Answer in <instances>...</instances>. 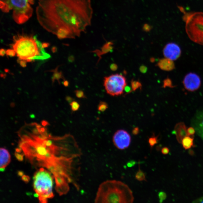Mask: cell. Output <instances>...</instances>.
Returning <instances> with one entry per match:
<instances>
[{
    "label": "cell",
    "instance_id": "cell-1",
    "mask_svg": "<svg viewBox=\"0 0 203 203\" xmlns=\"http://www.w3.org/2000/svg\"><path fill=\"white\" fill-rule=\"evenodd\" d=\"M45 127L36 123L23 126L18 133L19 149L32 165L51 173L59 195L67 194L71 184L78 190L77 163L82 153L77 141L69 134L52 136Z\"/></svg>",
    "mask_w": 203,
    "mask_h": 203
},
{
    "label": "cell",
    "instance_id": "cell-2",
    "mask_svg": "<svg viewBox=\"0 0 203 203\" xmlns=\"http://www.w3.org/2000/svg\"><path fill=\"white\" fill-rule=\"evenodd\" d=\"M40 25L60 39L79 37L91 24L90 0H39L36 10Z\"/></svg>",
    "mask_w": 203,
    "mask_h": 203
},
{
    "label": "cell",
    "instance_id": "cell-3",
    "mask_svg": "<svg viewBox=\"0 0 203 203\" xmlns=\"http://www.w3.org/2000/svg\"><path fill=\"white\" fill-rule=\"evenodd\" d=\"M134 199L133 192L127 185L121 181L110 180L101 184L95 202L132 203Z\"/></svg>",
    "mask_w": 203,
    "mask_h": 203
},
{
    "label": "cell",
    "instance_id": "cell-4",
    "mask_svg": "<svg viewBox=\"0 0 203 203\" xmlns=\"http://www.w3.org/2000/svg\"><path fill=\"white\" fill-rule=\"evenodd\" d=\"M49 46L48 43H42L36 36L21 35L15 39L13 48L19 59L31 62L50 58V55L45 50Z\"/></svg>",
    "mask_w": 203,
    "mask_h": 203
},
{
    "label": "cell",
    "instance_id": "cell-5",
    "mask_svg": "<svg viewBox=\"0 0 203 203\" xmlns=\"http://www.w3.org/2000/svg\"><path fill=\"white\" fill-rule=\"evenodd\" d=\"M35 0H0V8L5 12L12 11L14 20L17 24L27 22L33 14L32 5Z\"/></svg>",
    "mask_w": 203,
    "mask_h": 203
},
{
    "label": "cell",
    "instance_id": "cell-6",
    "mask_svg": "<svg viewBox=\"0 0 203 203\" xmlns=\"http://www.w3.org/2000/svg\"><path fill=\"white\" fill-rule=\"evenodd\" d=\"M54 179L51 173L43 167H40L35 172L34 176V189L40 203H47L49 199L54 197Z\"/></svg>",
    "mask_w": 203,
    "mask_h": 203
},
{
    "label": "cell",
    "instance_id": "cell-7",
    "mask_svg": "<svg viewBox=\"0 0 203 203\" xmlns=\"http://www.w3.org/2000/svg\"><path fill=\"white\" fill-rule=\"evenodd\" d=\"M181 11L184 13L183 19L186 23V31L190 39L197 44L203 45V13H187L181 7Z\"/></svg>",
    "mask_w": 203,
    "mask_h": 203
},
{
    "label": "cell",
    "instance_id": "cell-8",
    "mask_svg": "<svg viewBox=\"0 0 203 203\" xmlns=\"http://www.w3.org/2000/svg\"><path fill=\"white\" fill-rule=\"evenodd\" d=\"M103 85L107 93L113 96H118L123 94L127 85L124 76L118 74L111 75L104 77Z\"/></svg>",
    "mask_w": 203,
    "mask_h": 203
},
{
    "label": "cell",
    "instance_id": "cell-9",
    "mask_svg": "<svg viewBox=\"0 0 203 203\" xmlns=\"http://www.w3.org/2000/svg\"><path fill=\"white\" fill-rule=\"evenodd\" d=\"M131 141L130 135L127 131L123 129L117 131L113 136V143L118 149L123 150L128 148Z\"/></svg>",
    "mask_w": 203,
    "mask_h": 203
},
{
    "label": "cell",
    "instance_id": "cell-10",
    "mask_svg": "<svg viewBox=\"0 0 203 203\" xmlns=\"http://www.w3.org/2000/svg\"><path fill=\"white\" fill-rule=\"evenodd\" d=\"M183 83L184 87L187 90L190 92H194L201 86V78L196 73H189L185 76Z\"/></svg>",
    "mask_w": 203,
    "mask_h": 203
},
{
    "label": "cell",
    "instance_id": "cell-11",
    "mask_svg": "<svg viewBox=\"0 0 203 203\" xmlns=\"http://www.w3.org/2000/svg\"><path fill=\"white\" fill-rule=\"evenodd\" d=\"M163 53L165 58L172 61L176 60L180 57L181 49L179 46L175 43H169L165 46Z\"/></svg>",
    "mask_w": 203,
    "mask_h": 203
},
{
    "label": "cell",
    "instance_id": "cell-12",
    "mask_svg": "<svg viewBox=\"0 0 203 203\" xmlns=\"http://www.w3.org/2000/svg\"><path fill=\"white\" fill-rule=\"evenodd\" d=\"M192 124L197 134L203 140V111L197 113L193 119Z\"/></svg>",
    "mask_w": 203,
    "mask_h": 203
},
{
    "label": "cell",
    "instance_id": "cell-13",
    "mask_svg": "<svg viewBox=\"0 0 203 203\" xmlns=\"http://www.w3.org/2000/svg\"><path fill=\"white\" fill-rule=\"evenodd\" d=\"M173 132L176 136V139L179 143H181L184 137L188 136L186 126L183 122L176 124Z\"/></svg>",
    "mask_w": 203,
    "mask_h": 203
},
{
    "label": "cell",
    "instance_id": "cell-14",
    "mask_svg": "<svg viewBox=\"0 0 203 203\" xmlns=\"http://www.w3.org/2000/svg\"><path fill=\"white\" fill-rule=\"evenodd\" d=\"M11 160L9 151L4 148H0V169H4L9 164Z\"/></svg>",
    "mask_w": 203,
    "mask_h": 203
},
{
    "label": "cell",
    "instance_id": "cell-15",
    "mask_svg": "<svg viewBox=\"0 0 203 203\" xmlns=\"http://www.w3.org/2000/svg\"><path fill=\"white\" fill-rule=\"evenodd\" d=\"M156 65L159 69L165 71H170L175 68L173 61L166 58L159 60Z\"/></svg>",
    "mask_w": 203,
    "mask_h": 203
},
{
    "label": "cell",
    "instance_id": "cell-16",
    "mask_svg": "<svg viewBox=\"0 0 203 203\" xmlns=\"http://www.w3.org/2000/svg\"><path fill=\"white\" fill-rule=\"evenodd\" d=\"M193 140L194 138L190 137L189 136L184 137L181 142L183 148L186 150L190 149L194 146Z\"/></svg>",
    "mask_w": 203,
    "mask_h": 203
},
{
    "label": "cell",
    "instance_id": "cell-17",
    "mask_svg": "<svg viewBox=\"0 0 203 203\" xmlns=\"http://www.w3.org/2000/svg\"><path fill=\"white\" fill-rule=\"evenodd\" d=\"M138 170L135 175V178L137 180L139 181H146L145 174L141 170L140 167V161L138 163Z\"/></svg>",
    "mask_w": 203,
    "mask_h": 203
},
{
    "label": "cell",
    "instance_id": "cell-18",
    "mask_svg": "<svg viewBox=\"0 0 203 203\" xmlns=\"http://www.w3.org/2000/svg\"><path fill=\"white\" fill-rule=\"evenodd\" d=\"M58 68H56L55 70H53L52 72H54L52 78V82L54 83L55 80H57L59 83L60 82V80L64 79L63 75L62 72L58 71Z\"/></svg>",
    "mask_w": 203,
    "mask_h": 203
},
{
    "label": "cell",
    "instance_id": "cell-19",
    "mask_svg": "<svg viewBox=\"0 0 203 203\" xmlns=\"http://www.w3.org/2000/svg\"><path fill=\"white\" fill-rule=\"evenodd\" d=\"M159 141V136H156L154 133H153V136L149 138L148 142L151 150L155 146V144L158 143Z\"/></svg>",
    "mask_w": 203,
    "mask_h": 203
},
{
    "label": "cell",
    "instance_id": "cell-20",
    "mask_svg": "<svg viewBox=\"0 0 203 203\" xmlns=\"http://www.w3.org/2000/svg\"><path fill=\"white\" fill-rule=\"evenodd\" d=\"M131 88L132 90L135 91L138 89H141L142 84L140 82L133 80L131 82Z\"/></svg>",
    "mask_w": 203,
    "mask_h": 203
},
{
    "label": "cell",
    "instance_id": "cell-21",
    "mask_svg": "<svg viewBox=\"0 0 203 203\" xmlns=\"http://www.w3.org/2000/svg\"><path fill=\"white\" fill-rule=\"evenodd\" d=\"M108 105L106 102L100 101L98 106V110L100 112H104L108 108Z\"/></svg>",
    "mask_w": 203,
    "mask_h": 203
},
{
    "label": "cell",
    "instance_id": "cell-22",
    "mask_svg": "<svg viewBox=\"0 0 203 203\" xmlns=\"http://www.w3.org/2000/svg\"><path fill=\"white\" fill-rule=\"evenodd\" d=\"M112 44L113 43L111 42H109L105 44L102 49V53L103 54L107 53L111 50L113 49L112 46H111Z\"/></svg>",
    "mask_w": 203,
    "mask_h": 203
},
{
    "label": "cell",
    "instance_id": "cell-23",
    "mask_svg": "<svg viewBox=\"0 0 203 203\" xmlns=\"http://www.w3.org/2000/svg\"><path fill=\"white\" fill-rule=\"evenodd\" d=\"M166 87H169L170 88H174L172 85V82L169 78H166L163 81V88H166Z\"/></svg>",
    "mask_w": 203,
    "mask_h": 203
},
{
    "label": "cell",
    "instance_id": "cell-24",
    "mask_svg": "<svg viewBox=\"0 0 203 203\" xmlns=\"http://www.w3.org/2000/svg\"><path fill=\"white\" fill-rule=\"evenodd\" d=\"M72 111H77L80 108V105L79 103L75 101H73L70 103Z\"/></svg>",
    "mask_w": 203,
    "mask_h": 203
},
{
    "label": "cell",
    "instance_id": "cell-25",
    "mask_svg": "<svg viewBox=\"0 0 203 203\" xmlns=\"http://www.w3.org/2000/svg\"><path fill=\"white\" fill-rule=\"evenodd\" d=\"M158 196L159 197V202L160 203L163 202L167 198V194L164 192H159Z\"/></svg>",
    "mask_w": 203,
    "mask_h": 203
},
{
    "label": "cell",
    "instance_id": "cell-26",
    "mask_svg": "<svg viewBox=\"0 0 203 203\" xmlns=\"http://www.w3.org/2000/svg\"><path fill=\"white\" fill-rule=\"evenodd\" d=\"M76 96L79 98H85L86 97L84 95V93L82 91L77 90L75 91Z\"/></svg>",
    "mask_w": 203,
    "mask_h": 203
},
{
    "label": "cell",
    "instance_id": "cell-27",
    "mask_svg": "<svg viewBox=\"0 0 203 203\" xmlns=\"http://www.w3.org/2000/svg\"><path fill=\"white\" fill-rule=\"evenodd\" d=\"M188 136H193L195 133L196 131L194 128L192 127L188 128L187 129Z\"/></svg>",
    "mask_w": 203,
    "mask_h": 203
},
{
    "label": "cell",
    "instance_id": "cell-28",
    "mask_svg": "<svg viewBox=\"0 0 203 203\" xmlns=\"http://www.w3.org/2000/svg\"><path fill=\"white\" fill-rule=\"evenodd\" d=\"M137 163L134 160H131L128 162L127 163V166L128 167H132L134 166L137 164Z\"/></svg>",
    "mask_w": 203,
    "mask_h": 203
},
{
    "label": "cell",
    "instance_id": "cell-29",
    "mask_svg": "<svg viewBox=\"0 0 203 203\" xmlns=\"http://www.w3.org/2000/svg\"><path fill=\"white\" fill-rule=\"evenodd\" d=\"M169 151V149L167 147H164L162 148L161 151L162 154L165 155L168 154Z\"/></svg>",
    "mask_w": 203,
    "mask_h": 203
},
{
    "label": "cell",
    "instance_id": "cell-30",
    "mask_svg": "<svg viewBox=\"0 0 203 203\" xmlns=\"http://www.w3.org/2000/svg\"><path fill=\"white\" fill-rule=\"evenodd\" d=\"M140 132V129L138 127H137L133 128V131H132V133L133 135L136 136Z\"/></svg>",
    "mask_w": 203,
    "mask_h": 203
},
{
    "label": "cell",
    "instance_id": "cell-31",
    "mask_svg": "<svg viewBox=\"0 0 203 203\" xmlns=\"http://www.w3.org/2000/svg\"><path fill=\"white\" fill-rule=\"evenodd\" d=\"M147 70H148V68L146 66L143 65V66L140 67V71L141 73H145L147 72Z\"/></svg>",
    "mask_w": 203,
    "mask_h": 203
},
{
    "label": "cell",
    "instance_id": "cell-32",
    "mask_svg": "<svg viewBox=\"0 0 203 203\" xmlns=\"http://www.w3.org/2000/svg\"><path fill=\"white\" fill-rule=\"evenodd\" d=\"M6 53L7 55L10 56H14L16 55V53L13 49L7 50Z\"/></svg>",
    "mask_w": 203,
    "mask_h": 203
},
{
    "label": "cell",
    "instance_id": "cell-33",
    "mask_svg": "<svg viewBox=\"0 0 203 203\" xmlns=\"http://www.w3.org/2000/svg\"><path fill=\"white\" fill-rule=\"evenodd\" d=\"M110 69L111 70L113 71H115L118 69V65L115 64H111L110 66Z\"/></svg>",
    "mask_w": 203,
    "mask_h": 203
},
{
    "label": "cell",
    "instance_id": "cell-34",
    "mask_svg": "<svg viewBox=\"0 0 203 203\" xmlns=\"http://www.w3.org/2000/svg\"><path fill=\"white\" fill-rule=\"evenodd\" d=\"M151 29V27L150 26L148 25V24H144L143 27V30L145 31H146V32H148V31L150 30Z\"/></svg>",
    "mask_w": 203,
    "mask_h": 203
},
{
    "label": "cell",
    "instance_id": "cell-35",
    "mask_svg": "<svg viewBox=\"0 0 203 203\" xmlns=\"http://www.w3.org/2000/svg\"><path fill=\"white\" fill-rule=\"evenodd\" d=\"M133 90H132L131 87L128 86L127 85H126V86L125 87L124 91L127 94L130 93Z\"/></svg>",
    "mask_w": 203,
    "mask_h": 203
},
{
    "label": "cell",
    "instance_id": "cell-36",
    "mask_svg": "<svg viewBox=\"0 0 203 203\" xmlns=\"http://www.w3.org/2000/svg\"><path fill=\"white\" fill-rule=\"evenodd\" d=\"M20 64L22 67H26L27 66V61L23 60H20Z\"/></svg>",
    "mask_w": 203,
    "mask_h": 203
},
{
    "label": "cell",
    "instance_id": "cell-37",
    "mask_svg": "<svg viewBox=\"0 0 203 203\" xmlns=\"http://www.w3.org/2000/svg\"><path fill=\"white\" fill-rule=\"evenodd\" d=\"M193 203H203V197H200L198 199H197L195 200H194V201L193 202Z\"/></svg>",
    "mask_w": 203,
    "mask_h": 203
},
{
    "label": "cell",
    "instance_id": "cell-38",
    "mask_svg": "<svg viewBox=\"0 0 203 203\" xmlns=\"http://www.w3.org/2000/svg\"><path fill=\"white\" fill-rule=\"evenodd\" d=\"M66 100L68 102H69V103H72V101H74V99H73L72 97H71L70 96H67L66 97Z\"/></svg>",
    "mask_w": 203,
    "mask_h": 203
},
{
    "label": "cell",
    "instance_id": "cell-39",
    "mask_svg": "<svg viewBox=\"0 0 203 203\" xmlns=\"http://www.w3.org/2000/svg\"><path fill=\"white\" fill-rule=\"evenodd\" d=\"M63 85L65 87H68L69 85V82L67 80H65L63 82Z\"/></svg>",
    "mask_w": 203,
    "mask_h": 203
},
{
    "label": "cell",
    "instance_id": "cell-40",
    "mask_svg": "<svg viewBox=\"0 0 203 203\" xmlns=\"http://www.w3.org/2000/svg\"><path fill=\"white\" fill-rule=\"evenodd\" d=\"M42 125H43V126H47V125H49V123H48V122H46V121H42Z\"/></svg>",
    "mask_w": 203,
    "mask_h": 203
},
{
    "label": "cell",
    "instance_id": "cell-41",
    "mask_svg": "<svg viewBox=\"0 0 203 203\" xmlns=\"http://www.w3.org/2000/svg\"><path fill=\"white\" fill-rule=\"evenodd\" d=\"M68 60H69V62H73V61H74V57H69V59H68Z\"/></svg>",
    "mask_w": 203,
    "mask_h": 203
},
{
    "label": "cell",
    "instance_id": "cell-42",
    "mask_svg": "<svg viewBox=\"0 0 203 203\" xmlns=\"http://www.w3.org/2000/svg\"><path fill=\"white\" fill-rule=\"evenodd\" d=\"M5 52L4 50H0V55L3 56L4 55Z\"/></svg>",
    "mask_w": 203,
    "mask_h": 203
}]
</instances>
